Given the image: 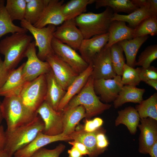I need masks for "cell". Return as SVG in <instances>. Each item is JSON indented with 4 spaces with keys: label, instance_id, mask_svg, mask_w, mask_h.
<instances>
[{
    "label": "cell",
    "instance_id": "cell-1",
    "mask_svg": "<svg viewBox=\"0 0 157 157\" xmlns=\"http://www.w3.org/2000/svg\"><path fill=\"white\" fill-rule=\"evenodd\" d=\"M44 124L38 115L34 120L11 131H5L4 148L10 157L31 143L38 134L42 132Z\"/></svg>",
    "mask_w": 157,
    "mask_h": 157
},
{
    "label": "cell",
    "instance_id": "cell-2",
    "mask_svg": "<svg viewBox=\"0 0 157 157\" xmlns=\"http://www.w3.org/2000/svg\"><path fill=\"white\" fill-rule=\"evenodd\" d=\"M33 38L26 33H16L0 41V53L4 56V64L8 70L14 69L24 57Z\"/></svg>",
    "mask_w": 157,
    "mask_h": 157
},
{
    "label": "cell",
    "instance_id": "cell-3",
    "mask_svg": "<svg viewBox=\"0 0 157 157\" xmlns=\"http://www.w3.org/2000/svg\"><path fill=\"white\" fill-rule=\"evenodd\" d=\"M1 108L9 131L31 122L38 115L27 108L19 96L4 97Z\"/></svg>",
    "mask_w": 157,
    "mask_h": 157
},
{
    "label": "cell",
    "instance_id": "cell-4",
    "mask_svg": "<svg viewBox=\"0 0 157 157\" xmlns=\"http://www.w3.org/2000/svg\"><path fill=\"white\" fill-rule=\"evenodd\" d=\"M94 80L90 76L80 92L70 100L62 111L82 105L85 110V118L89 119L109 109L111 105L102 103L96 94L94 88Z\"/></svg>",
    "mask_w": 157,
    "mask_h": 157
},
{
    "label": "cell",
    "instance_id": "cell-5",
    "mask_svg": "<svg viewBox=\"0 0 157 157\" xmlns=\"http://www.w3.org/2000/svg\"><path fill=\"white\" fill-rule=\"evenodd\" d=\"M113 13V10L107 7L101 13H83L74 19L84 39H87L107 33Z\"/></svg>",
    "mask_w": 157,
    "mask_h": 157
},
{
    "label": "cell",
    "instance_id": "cell-6",
    "mask_svg": "<svg viewBox=\"0 0 157 157\" xmlns=\"http://www.w3.org/2000/svg\"><path fill=\"white\" fill-rule=\"evenodd\" d=\"M47 89L46 74L26 82L19 96L24 104L34 112L45 101Z\"/></svg>",
    "mask_w": 157,
    "mask_h": 157
},
{
    "label": "cell",
    "instance_id": "cell-7",
    "mask_svg": "<svg viewBox=\"0 0 157 157\" xmlns=\"http://www.w3.org/2000/svg\"><path fill=\"white\" fill-rule=\"evenodd\" d=\"M21 27L29 31L33 35L35 41L36 47H38L37 54L41 60L45 61L48 56L54 53L51 46L52 40L56 27L53 25H49L47 27L38 28L24 19L20 22Z\"/></svg>",
    "mask_w": 157,
    "mask_h": 157
},
{
    "label": "cell",
    "instance_id": "cell-8",
    "mask_svg": "<svg viewBox=\"0 0 157 157\" xmlns=\"http://www.w3.org/2000/svg\"><path fill=\"white\" fill-rule=\"evenodd\" d=\"M24 57H26L27 59L22 69V76L26 82L31 81L42 75L46 74L51 69L47 62L41 60L37 56L35 41L30 44Z\"/></svg>",
    "mask_w": 157,
    "mask_h": 157
},
{
    "label": "cell",
    "instance_id": "cell-9",
    "mask_svg": "<svg viewBox=\"0 0 157 157\" xmlns=\"http://www.w3.org/2000/svg\"><path fill=\"white\" fill-rule=\"evenodd\" d=\"M51 46L54 53L78 74L81 73L88 67L89 64L76 50L54 37Z\"/></svg>",
    "mask_w": 157,
    "mask_h": 157
},
{
    "label": "cell",
    "instance_id": "cell-10",
    "mask_svg": "<svg viewBox=\"0 0 157 157\" xmlns=\"http://www.w3.org/2000/svg\"><path fill=\"white\" fill-rule=\"evenodd\" d=\"M36 112L44 124L43 133L50 135H57L63 133V126L62 112L55 110L45 101Z\"/></svg>",
    "mask_w": 157,
    "mask_h": 157
},
{
    "label": "cell",
    "instance_id": "cell-11",
    "mask_svg": "<svg viewBox=\"0 0 157 157\" xmlns=\"http://www.w3.org/2000/svg\"><path fill=\"white\" fill-rule=\"evenodd\" d=\"M64 0H46L45 6L39 20L34 27L42 28L49 25H61L68 20L62 12Z\"/></svg>",
    "mask_w": 157,
    "mask_h": 157
},
{
    "label": "cell",
    "instance_id": "cell-12",
    "mask_svg": "<svg viewBox=\"0 0 157 157\" xmlns=\"http://www.w3.org/2000/svg\"><path fill=\"white\" fill-rule=\"evenodd\" d=\"M45 61L50 65L58 82L66 91L79 74L54 53L47 56Z\"/></svg>",
    "mask_w": 157,
    "mask_h": 157
},
{
    "label": "cell",
    "instance_id": "cell-13",
    "mask_svg": "<svg viewBox=\"0 0 157 157\" xmlns=\"http://www.w3.org/2000/svg\"><path fill=\"white\" fill-rule=\"evenodd\" d=\"M54 37L76 51L78 50L84 39L74 19L66 20L56 27Z\"/></svg>",
    "mask_w": 157,
    "mask_h": 157
},
{
    "label": "cell",
    "instance_id": "cell-14",
    "mask_svg": "<svg viewBox=\"0 0 157 157\" xmlns=\"http://www.w3.org/2000/svg\"><path fill=\"white\" fill-rule=\"evenodd\" d=\"M92 63L93 70L91 76L94 79H111L117 75L112 65L110 48L104 47L96 55Z\"/></svg>",
    "mask_w": 157,
    "mask_h": 157
},
{
    "label": "cell",
    "instance_id": "cell-15",
    "mask_svg": "<svg viewBox=\"0 0 157 157\" xmlns=\"http://www.w3.org/2000/svg\"><path fill=\"white\" fill-rule=\"evenodd\" d=\"M93 85L96 94L99 96L101 101L107 104L116 99L124 85L121 76L116 75L111 79H94Z\"/></svg>",
    "mask_w": 157,
    "mask_h": 157
},
{
    "label": "cell",
    "instance_id": "cell-16",
    "mask_svg": "<svg viewBox=\"0 0 157 157\" xmlns=\"http://www.w3.org/2000/svg\"><path fill=\"white\" fill-rule=\"evenodd\" d=\"M138 126L140 130L139 140V152L148 154L155 142L157 140V121L152 118H140Z\"/></svg>",
    "mask_w": 157,
    "mask_h": 157
},
{
    "label": "cell",
    "instance_id": "cell-17",
    "mask_svg": "<svg viewBox=\"0 0 157 157\" xmlns=\"http://www.w3.org/2000/svg\"><path fill=\"white\" fill-rule=\"evenodd\" d=\"M72 140L69 136L63 133L56 135H50L40 132L29 144L16 152L14 157H31L34 153L44 146L59 141Z\"/></svg>",
    "mask_w": 157,
    "mask_h": 157
},
{
    "label": "cell",
    "instance_id": "cell-18",
    "mask_svg": "<svg viewBox=\"0 0 157 157\" xmlns=\"http://www.w3.org/2000/svg\"><path fill=\"white\" fill-rule=\"evenodd\" d=\"M108 40V33L89 39H84L78 49L81 56L89 64L96 55L106 44Z\"/></svg>",
    "mask_w": 157,
    "mask_h": 157
},
{
    "label": "cell",
    "instance_id": "cell-19",
    "mask_svg": "<svg viewBox=\"0 0 157 157\" xmlns=\"http://www.w3.org/2000/svg\"><path fill=\"white\" fill-rule=\"evenodd\" d=\"M25 63L17 69L12 70L6 82L0 89V96L4 97L19 96L26 82L22 76V70Z\"/></svg>",
    "mask_w": 157,
    "mask_h": 157
},
{
    "label": "cell",
    "instance_id": "cell-20",
    "mask_svg": "<svg viewBox=\"0 0 157 157\" xmlns=\"http://www.w3.org/2000/svg\"><path fill=\"white\" fill-rule=\"evenodd\" d=\"M93 65L91 62L86 69L79 74L68 87L60 103L58 111L61 112L70 100L80 92L91 75Z\"/></svg>",
    "mask_w": 157,
    "mask_h": 157
},
{
    "label": "cell",
    "instance_id": "cell-21",
    "mask_svg": "<svg viewBox=\"0 0 157 157\" xmlns=\"http://www.w3.org/2000/svg\"><path fill=\"white\" fill-rule=\"evenodd\" d=\"M45 74L47 89L45 101L54 110L57 111L59 105L66 91L58 82L51 69Z\"/></svg>",
    "mask_w": 157,
    "mask_h": 157
},
{
    "label": "cell",
    "instance_id": "cell-22",
    "mask_svg": "<svg viewBox=\"0 0 157 157\" xmlns=\"http://www.w3.org/2000/svg\"><path fill=\"white\" fill-rule=\"evenodd\" d=\"M134 29L127 26L126 22L114 20L111 22L108 29V40L104 47L110 48L113 45L125 40L133 38Z\"/></svg>",
    "mask_w": 157,
    "mask_h": 157
},
{
    "label": "cell",
    "instance_id": "cell-23",
    "mask_svg": "<svg viewBox=\"0 0 157 157\" xmlns=\"http://www.w3.org/2000/svg\"><path fill=\"white\" fill-rule=\"evenodd\" d=\"M99 128L91 132H86L83 129L75 131L69 136L72 140L80 142L85 145L90 157H96L104 151L99 149L97 145L96 135Z\"/></svg>",
    "mask_w": 157,
    "mask_h": 157
},
{
    "label": "cell",
    "instance_id": "cell-24",
    "mask_svg": "<svg viewBox=\"0 0 157 157\" xmlns=\"http://www.w3.org/2000/svg\"><path fill=\"white\" fill-rule=\"evenodd\" d=\"M61 112L63 126L62 133L69 136L75 131L79 121L85 117V110L83 106L79 105Z\"/></svg>",
    "mask_w": 157,
    "mask_h": 157
},
{
    "label": "cell",
    "instance_id": "cell-25",
    "mask_svg": "<svg viewBox=\"0 0 157 157\" xmlns=\"http://www.w3.org/2000/svg\"><path fill=\"white\" fill-rule=\"evenodd\" d=\"M145 92V89L143 88L124 85L117 97L113 101L114 108H118L127 102L139 104L143 100V96Z\"/></svg>",
    "mask_w": 157,
    "mask_h": 157
},
{
    "label": "cell",
    "instance_id": "cell-26",
    "mask_svg": "<svg viewBox=\"0 0 157 157\" xmlns=\"http://www.w3.org/2000/svg\"><path fill=\"white\" fill-rule=\"evenodd\" d=\"M149 38L147 35L125 40L118 43L125 53L126 65L133 68L135 66L136 56L138 51Z\"/></svg>",
    "mask_w": 157,
    "mask_h": 157
},
{
    "label": "cell",
    "instance_id": "cell-27",
    "mask_svg": "<svg viewBox=\"0 0 157 157\" xmlns=\"http://www.w3.org/2000/svg\"><path fill=\"white\" fill-rule=\"evenodd\" d=\"M118 116L115 120V126H117L121 124H123L126 126L132 135H135L140 120L135 108L129 106L118 111Z\"/></svg>",
    "mask_w": 157,
    "mask_h": 157
},
{
    "label": "cell",
    "instance_id": "cell-28",
    "mask_svg": "<svg viewBox=\"0 0 157 157\" xmlns=\"http://www.w3.org/2000/svg\"><path fill=\"white\" fill-rule=\"evenodd\" d=\"M149 6L147 1V3L145 6L138 8L127 15L114 13L111 21L117 20L126 22L129 27L134 29L145 19L151 16L149 12Z\"/></svg>",
    "mask_w": 157,
    "mask_h": 157
},
{
    "label": "cell",
    "instance_id": "cell-29",
    "mask_svg": "<svg viewBox=\"0 0 157 157\" xmlns=\"http://www.w3.org/2000/svg\"><path fill=\"white\" fill-rule=\"evenodd\" d=\"M5 2L4 0H0V38L9 33H26L27 30L13 23L6 9Z\"/></svg>",
    "mask_w": 157,
    "mask_h": 157
},
{
    "label": "cell",
    "instance_id": "cell-30",
    "mask_svg": "<svg viewBox=\"0 0 157 157\" xmlns=\"http://www.w3.org/2000/svg\"><path fill=\"white\" fill-rule=\"evenodd\" d=\"M95 0H71L64 3L62 12L67 19H74L86 11L87 6Z\"/></svg>",
    "mask_w": 157,
    "mask_h": 157
},
{
    "label": "cell",
    "instance_id": "cell-31",
    "mask_svg": "<svg viewBox=\"0 0 157 157\" xmlns=\"http://www.w3.org/2000/svg\"><path fill=\"white\" fill-rule=\"evenodd\" d=\"M95 8L108 7L114 13L124 12L131 13L138 8L130 0H95Z\"/></svg>",
    "mask_w": 157,
    "mask_h": 157
},
{
    "label": "cell",
    "instance_id": "cell-32",
    "mask_svg": "<svg viewBox=\"0 0 157 157\" xmlns=\"http://www.w3.org/2000/svg\"><path fill=\"white\" fill-rule=\"evenodd\" d=\"M135 109L140 118L150 117L157 121V93L142 101L136 105Z\"/></svg>",
    "mask_w": 157,
    "mask_h": 157
},
{
    "label": "cell",
    "instance_id": "cell-33",
    "mask_svg": "<svg viewBox=\"0 0 157 157\" xmlns=\"http://www.w3.org/2000/svg\"><path fill=\"white\" fill-rule=\"evenodd\" d=\"M26 3L24 19L33 25L40 17L44 9L46 0H25Z\"/></svg>",
    "mask_w": 157,
    "mask_h": 157
},
{
    "label": "cell",
    "instance_id": "cell-34",
    "mask_svg": "<svg viewBox=\"0 0 157 157\" xmlns=\"http://www.w3.org/2000/svg\"><path fill=\"white\" fill-rule=\"evenodd\" d=\"M157 34V16H151L142 21L134 29L133 38Z\"/></svg>",
    "mask_w": 157,
    "mask_h": 157
},
{
    "label": "cell",
    "instance_id": "cell-35",
    "mask_svg": "<svg viewBox=\"0 0 157 157\" xmlns=\"http://www.w3.org/2000/svg\"><path fill=\"white\" fill-rule=\"evenodd\" d=\"M26 6L25 0H7L5 7L13 21H21L24 19Z\"/></svg>",
    "mask_w": 157,
    "mask_h": 157
},
{
    "label": "cell",
    "instance_id": "cell-36",
    "mask_svg": "<svg viewBox=\"0 0 157 157\" xmlns=\"http://www.w3.org/2000/svg\"><path fill=\"white\" fill-rule=\"evenodd\" d=\"M111 59L113 67L117 75L121 76L123 68L125 64L123 50L118 43L110 47Z\"/></svg>",
    "mask_w": 157,
    "mask_h": 157
},
{
    "label": "cell",
    "instance_id": "cell-37",
    "mask_svg": "<svg viewBox=\"0 0 157 157\" xmlns=\"http://www.w3.org/2000/svg\"><path fill=\"white\" fill-rule=\"evenodd\" d=\"M121 81L124 85L136 86L141 81L138 67L134 68L125 63L124 65Z\"/></svg>",
    "mask_w": 157,
    "mask_h": 157
},
{
    "label": "cell",
    "instance_id": "cell-38",
    "mask_svg": "<svg viewBox=\"0 0 157 157\" xmlns=\"http://www.w3.org/2000/svg\"><path fill=\"white\" fill-rule=\"evenodd\" d=\"M157 58V45H151L147 47L138 56L135 66L147 68Z\"/></svg>",
    "mask_w": 157,
    "mask_h": 157
},
{
    "label": "cell",
    "instance_id": "cell-39",
    "mask_svg": "<svg viewBox=\"0 0 157 157\" xmlns=\"http://www.w3.org/2000/svg\"><path fill=\"white\" fill-rule=\"evenodd\" d=\"M65 147L63 144H60L52 149L42 147L35 152L31 157H59L65 149Z\"/></svg>",
    "mask_w": 157,
    "mask_h": 157
},
{
    "label": "cell",
    "instance_id": "cell-40",
    "mask_svg": "<svg viewBox=\"0 0 157 157\" xmlns=\"http://www.w3.org/2000/svg\"><path fill=\"white\" fill-rule=\"evenodd\" d=\"M139 74L141 81L146 82L152 80H157V69L153 66L147 68L139 67Z\"/></svg>",
    "mask_w": 157,
    "mask_h": 157
},
{
    "label": "cell",
    "instance_id": "cell-41",
    "mask_svg": "<svg viewBox=\"0 0 157 157\" xmlns=\"http://www.w3.org/2000/svg\"><path fill=\"white\" fill-rule=\"evenodd\" d=\"M103 123V119L99 117L92 120L86 119L83 130L87 132H93L100 128Z\"/></svg>",
    "mask_w": 157,
    "mask_h": 157
},
{
    "label": "cell",
    "instance_id": "cell-42",
    "mask_svg": "<svg viewBox=\"0 0 157 157\" xmlns=\"http://www.w3.org/2000/svg\"><path fill=\"white\" fill-rule=\"evenodd\" d=\"M11 71L6 68L3 61L0 56V89L6 82Z\"/></svg>",
    "mask_w": 157,
    "mask_h": 157
},
{
    "label": "cell",
    "instance_id": "cell-43",
    "mask_svg": "<svg viewBox=\"0 0 157 157\" xmlns=\"http://www.w3.org/2000/svg\"><path fill=\"white\" fill-rule=\"evenodd\" d=\"M69 143L76 148L83 156L89 155L87 148L81 142L75 140L69 142Z\"/></svg>",
    "mask_w": 157,
    "mask_h": 157
},
{
    "label": "cell",
    "instance_id": "cell-44",
    "mask_svg": "<svg viewBox=\"0 0 157 157\" xmlns=\"http://www.w3.org/2000/svg\"><path fill=\"white\" fill-rule=\"evenodd\" d=\"M149 3V12L151 15L157 16V0H147Z\"/></svg>",
    "mask_w": 157,
    "mask_h": 157
},
{
    "label": "cell",
    "instance_id": "cell-45",
    "mask_svg": "<svg viewBox=\"0 0 157 157\" xmlns=\"http://www.w3.org/2000/svg\"><path fill=\"white\" fill-rule=\"evenodd\" d=\"M5 141V131L3 126H0V150L4 149Z\"/></svg>",
    "mask_w": 157,
    "mask_h": 157
},
{
    "label": "cell",
    "instance_id": "cell-46",
    "mask_svg": "<svg viewBox=\"0 0 157 157\" xmlns=\"http://www.w3.org/2000/svg\"><path fill=\"white\" fill-rule=\"evenodd\" d=\"M68 157H83L81 153L74 147L73 146L68 150Z\"/></svg>",
    "mask_w": 157,
    "mask_h": 157
},
{
    "label": "cell",
    "instance_id": "cell-47",
    "mask_svg": "<svg viewBox=\"0 0 157 157\" xmlns=\"http://www.w3.org/2000/svg\"><path fill=\"white\" fill-rule=\"evenodd\" d=\"M132 3L138 8L142 7L147 5V0H131Z\"/></svg>",
    "mask_w": 157,
    "mask_h": 157
},
{
    "label": "cell",
    "instance_id": "cell-48",
    "mask_svg": "<svg viewBox=\"0 0 157 157\" xmlns=\"http://www.w3.org/2000/svg\"><path fill=\"white\" fill-rule=\"evenodd\" d=\"M151 157H157V140L154 143L148 153Z\"/></svg>",
    "mask_w": 157,
    "mask_h": 157
},
{
    "label": "cell",
    "instance_id": "cell-49",
    "mask_svg": "<svg viewBox=\"0 0 157 157\" xmlns=\"http://www.w3.org/2000/svg\"><path fill=\"white\" fill-rule=\"evenodd\" d=\"M147 84L157 90V80L152 79L148 80L145 82Z\"/></svg>",
    "mask_w": 157,
    "mask_h": 157
},
{
    "label": "cell",
    "instance_id": "cell-50",
    "mask_svg": "<svg viewBox=\"0 0 157 157\" xmlns=\"http://www.w3.org/2000/svg\"><path fill=\"white\" fill-rule=\"evenodd\" d=\"M0 157H10L7 152L4 149L0 150Z\"/></svg>",
    "mask_w": 157,
    "mask_h": 157
},
{
    "label": "cell",
    "instance_id": "cell-51",
    "mask_svg": "<svg viewBox=\"0 0 157 157\" xmlns=\"http://www.w3.org/2000/svg\"><path fill=\"white\" fill-rule=\"evenodd\" d=\"M1 103L2 101L0 99V126H1L2 120L4 119L1 108Z\"/></svg>",
    "mask_w": 157,
    "mask_h": 157
}]
</instances>
